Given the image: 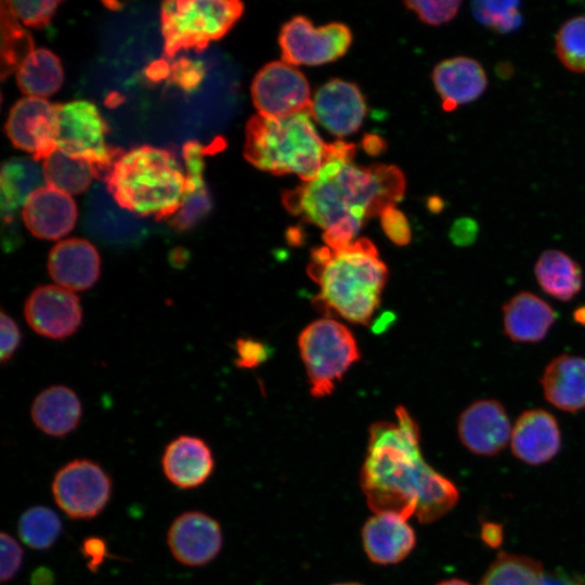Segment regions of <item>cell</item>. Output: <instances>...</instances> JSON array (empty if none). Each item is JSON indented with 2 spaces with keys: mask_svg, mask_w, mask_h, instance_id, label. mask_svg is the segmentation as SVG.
I'll use <instances>...</instances> for the list:
<instances>
[{
  "mask_svg": "<svg viewBox=\"0 0 585 585\" xmlns=\"http://www.w3.org/2000/svg\"><path fill=\"white\" fill-rule=\"evenodd\" d=\"M220 523L202 511H186L171 523L167 543L172 556L182 564L202 567L212 561L222 548Z\"/></svg>",
  "mask_w": 585,
  "mask_h": 585,
  "instance_id": "cell-15",
  "label": "cell"
},
{
  "mask_svg": "<svg viewBox=\"0 0 585 585\" xmlns=\"http://www.w3.org/2000/svg\"><path fill=\"white\" fill-rule=\"evenodd\" d=\"M52 494L56 505L73 519L98 516L110 498L112 481L107 472L89 459H75L55 473Z\"/></svg>",
  "mask_w": 585,
  "mask_h": 585,
  "instance_id": "cell-9",
  "label": "cell"
},
{
  "mask_svg": "<svg viewBox=\"0 0 585 585\" xmlns=\"http://www.w3.org/2000/svg\"><path fill=\"white\" fill-rule=\"evenodd\" d=\"M365 114L364 96L358 86L350 81L332 79L312 98L311 117L340 138L358 131Z\"/></svg>",
  "mask_w": 585,
  "mask_h": 585,
  "instance_id": "cell-16",
  "label": "cell"
},
{
  "mask_svg": "<svg viewBox=\"0 0 585 585\" xmlns=\"http://www.w3.org/2000/svg\"><path fill=\"white\" fill-rule=\"evenodd\" d=\"M556 318L552 307L531 291L517 292L503 306L504 333L511 341L518 343L542 341Z\"/></svg>",
  "mask_w": 585,
  "mask_h": 585,
  "instance_id": "cell-23",
  "label": "cell"
},
{
  "mask_svg": "<svg viewBox=\"0 0 585 585\" xmlns=\"http://www.w3.org/2000/svg\"><path fill=\"white\" fill-rule=\"evenodd\" d=\"M251 100L258 114L268 118H286L310 113L312 98L306 76L284 61L265 64L253 77Z\"/></svg>",
  "mask_w": 585,
  "mask_h": 585,
  "instance_id": "cell-10",
  "label": "cell"
},
{
  "mask_svg": "<svg viewBox=\"0 0 585 585\" xmlns=\"http://www.w3.org/2000/svg\"><path fill=\"white\" fill-rule=\"evenodd\" d=\"M61 104L43 98L25 96L11 108L4 131L12 144L32 154L36 161L47 159L57 150Z\"/></svg>",
  "mask_w": 585,
  "mask_h": 585,
  "instance_id": "cell-12",
  "label": "cell"
},
{
  "mask_svg": "<svg viewBox=\"0 0 585 585\" xmlns=\"http://www.w3.org/2000/svg\"><path fill=\"white\" fill-rule=\"evenodd\" d=\"M298 347L314 398L330 394L336 382L360 359L351 330L332 318H320L306 326L298 337Z\"/></svg>",
  "mask_w": 585,
  "mask_h": 585,
  "instance_id": "cell-7",
  "label": "cell"
},
{
  "mask_svg": "<svg viewBox=\"0 0 585 585\" xmlns=\"http://www.w3.org/2000/svg\"><path fill=\"white\" fill-rule=\"evenodd\" d=\"M519 5L517 1H480L473 3V13L485 26L509 32L521 24Z\"/></svg>",
  "mask_w": 585,
  "mask_h": 585,
  "instance_id": "cell-35",
  "label": "cell"
},
{
  "mask_svg": "<svg viewBox=\"0 0 585 585\" xmlns=\"http://www.w3.org/2000/svg\"><path fill=\"white\" fill-rule=\"evenodd\" d=\"M460 1H406L405 5L413 11L418 18L430 26H440L451 22L458 13Z\"/></svg>",
  "mask_w": 585,
  "mask_h": 585,
  "instance_id": "cell-37",
  "label": "cell"
},
{
  "mask_svg": "<svg viewBox=\"0 0 585 585\" xmlns=\"http://www.w3.org/2000/svg\"><path fill=\"white\" fill-rule=\"evenodd\" d=\"M556 54L570 72L585 74V15L564 21L555 37Z\"/></svg>",
  "mask_w": 585,
  "mask_h": 585,
  "instance_id": "cell-34",
  "label": "cell"
},
{
  "mask_svg": "<svg viewBox=\"0 0 585 585\" xmlns=\"http://www.w3.org/2000/svg\"><path fill=\"white\" fill-rule=\"evenodd\" d=\"M395 415V422L370 426L360 477L362 491L374 514L433 522L457 504L459 491L422 458L418 426L407 410L398 406Z\"/></svg>",
  "mask_w": 585,
  "mask_h": 585,
  "instance_id": "cell-1",
  "label": "cell"
},
{
  "mask_svg": "<svg viewBox=\"0 0 585 585\" xmlns=\"http://www.w3.org/2000/svg\"><path fill=\"white\" fill-rule=\"evenodd\" d=\"M352 34L341 23L314 27L306 16H295L281 29L278 43L284 62L296 65H322L342 56Z\"/></svg>",
  "mask_w": 585,
  "mask_h": 585,
  "instance_id": "cell-11",
  "label": "cell"
},
{
  "mask_svg": "<svg viewBox=\"0 0 585 585\" xmlns=\"http://www.w3.org/2000/svg\"><path fill=\"white\" fill-rule=\"evenodd\" d=\"M62 531L58 516L44 506L25 510L18 520L21 541L32 549H47L57 540Z\"/></svg>",
  "mask_w": 585,
  "mask_h": 585,
  "instance_id": "cell-33",
  "label": "cell"
},
{
  "mask_svg": "<svg viewBox=\"0 0 585 585\" xmlns=\"http://www.w3.org/2000/svg\"><path fill=\"white\" fill-rule=\"evenodd\" d=\"M32 585H52L53 584V573L46 569L39 568L34 571L31 575Z\"/></svg>",
  "mask_w": 585,
  "mask_h": 585,
  "instance_id": "cell-47",
  "label": "cell"
},
{
  "mask_svg": "<svg viewBox=\"0 0 585 585\" xmlns=\"http://www.w3.org/2000/svg\"><path fill=\"white\" fill-rule=\"evenodd\" d=\"M63 79L60 58L44 48L35 49L16 70V83L27 96H50L61 88Z\"/></svg>",
  "mask_w": 585,
  "mask_h": 585,
  "instance_id": "cell-29",
  "label": "cell"
},
{
  "mask_svg": "<svg viewBox=\"0 0 585 585\" xmlns=\"http://www.w3.org/2000/svg\"><path fill=\"white\" fill-rule=\"evenodd\" d=\"M81 552L87 560L88 569L95 573L99 568L109 557L105 541L99 536L87 537L81 545Z\"/></svg>",
  "mask_w": 585,
  "mask_h": 585,
  "instance_id": "cell-42",
  "label": "cell"
},
{
  "mask_svg": "<svg viewBox=\"0 0 585 585\" xmlns=\"http://www.w3.org/2000/svg\"><path fill=\"white\" fill-rule=\"evenodd\" d=\"M161 467L166 478L180 489H194L210 477L214 459L209 445L200 438L180 435L165 448Z\"/></svg>",
  "mask_w": 585,
  "mask_h": 585,
  "instance_id": "cell-22",
  "label": "cell"
},
{
  "mask_svg": "<svg viewBox=\"0 0 585 585\" xmlns=\"http://www.w3.org/2000/svg\"><path fill=\"white\" fill-rule=\"evenodd\" d=\"M328 151L311 119L301 113L275 119L259 114L245 129L244 157L256 168L273 174H297L303 182L313 180Z\"/></svg>",
  "mask_w": 585,
  "mask_h": 585,
  "instance_id": "cell-5",
  "label": "cell"
},
{
  "mask_svg": "<svg viewBox=\"0 0 585 585\" xmlns=\"http://www.w3.org/2000/svg\"><path fill=\"white\" fill-rule=\"evenodd\" d=\"M60 1H5L10 11L21 20L24 25L35 28L47 26L53 17Z\"/></svg>",
  "mask_w": 585,
  "mask_h": 585,
  "instance_id": "cell-36",
  "label": "cell"
},
{
  "mask_svg": "<svg viewBox=\"0 0 585 585\" xmlns=\"http://www.w3.org/2000/svg\"><path fill=\"white\" fill-rule=\"evenodd\" d=\"M30 416L40 431L61 438L77 428L82 416V406L78 395L70 388L51 386L35 398Z\"/></svg>",
  "mask_w": 585,
  "mask_h": 585,
  "instance_id": "cell-25",
  "label": "cell"
},
{
  "mask_svg": "<svg viewBox=\"0 0 585 585\" xmlns=\"http://www.w3.org/2000/svg\"><path fill=\"white\" fill-rule=\"evenodd\" d=\"M432 82L447 112L478 100L489 84L481 63L469 56H454L438 63L432 70Z\"/></svg>",
  "mask_w": 585,
  "mask_h": 585,
  "instance_id": "cell-21",
  "label": "cell"
},
{
  "mask_svg": "<svg viewBox=\"0 0 585 585\" xmlns=\"http://www.w3.org/2000/svg\"><path fill=\"white\" fill-rule=\"evenodd\" d=\"M394 316L390 312H385L382 315H380L374 324V330L375 332H382L385 330L391 322H393Z\"/></svg>",
  "mask_w": 585,
  "mask_h": 585,
  "instance_id": "cell-48",
  "label": "cell"
},
{
  "mask_svg": "<svg viewBox=\"0 0 585 585\" xmlns=\"http://www.w3.org/2000/svg\"><path fill=\"white\" fill-rule=\"evenodd\" d=\"M379 217L382 231L393 244L404 246L411 242L412 233L407 218L394 205L386 207Z\"/></svg>",
  "mask_w": 585,
  "mask_h": 585,
  "instance_id": "cell-38",
  "label": "cell"
},
{
  "mask_svg": "<svg viewBox=\"0 0 585 585\" xmlns=\"http://www.w3.org/2000/svg\"><path fill=\"white\" fill-rule=\"evenodd\" d=\"M237 0H170L161 3L164 52L173 57L181 50L200 52L219 40L242 16Z\"/></svg>",
  "mask_w": 585,
  "mask_h": 585,
  "instance_id": "cell-6",
  "label": "cell"
},
{
  "mask_svg": "<svg viewBox=\"0 0 585 585\" xmlns=\"http://www.w3.org/2000/svg\"><path fill=\"white\" fill-rule=\"evenodd\" d=\"M77 206L67 193L46 184L30 194L22 208L28 231L40 239L54 240L75 226Z\"/></svg>",
  "mask_w": 585,
  "mask_h": 585,
  "instance_id": "cell-17",
  "label": "cell"
},
{
  "mask_svg": "<svg viewBox=\"0 0 585 585\" xmlns=\"http://www.w3.org/2000/svg\"><path fill=\"white\" fill-rule=\"evenodd\" d=\"M308 273L320 286L322 306L356 324L372 320L388 278L387 265L367 238L339 250L314 249Z\"/></svg>",
  "mask_w": 585,
  "mask_h": 585,
  "instance_id": "cell-3",
  "label": "cell"
},
{
  "mask_svg": "<svg viewBox=\"0 0 585 585\" xmlns=\"http://www.w3.org/2000/svg\"><path fill=\"white\" fill-rule=\"evenodd\" d=\"M42 171L46 184L68 195L80 194L89 187L94 172L89 162L74 158L56 150L43 160Z\"/></svg>",
  "mask_w": 585,
  "mask_h": 585,
  "instance_id": "cell-30",
  "label": "cell"
},
{
  "mask_svg": "<svg viewBox=\"0 0 585 585\" xmlns=\"http://www.w3.org/2000/svg\"><path fill=\"white\" fill-rule=\"evenodd\" d=\"M385 146L384 140L374 134H366L363 140V147L370 155L381 153Z\"/></svg>",
  "mask_w": 585,
  "mask_h": 585,
  "instance_id": "cell-46",
  "label": "cell"
},
{
  "mask_svg": "<svg viewBox=\"0 0 585 585\" xmlns=\"http://www.w3.org/2000/svg\"><path fill=\"white\" fill-rule=\"evenodd\" d=\"M22 333L16 322L4 311L1 312V361H10L18 349Z\"/></svg>",
  "mask_w": 585,
  "mask_h": 585,
  "instance_id": "cell-41",
  "label": "cell"
},
{
  "mask_svg": "<svg viewBox=\"0 0 585 585\" xmlns=\"http://www.w3.org/2000/svg\"><path fill=\"white\" fill-rule=\"evenodd\" d=\"M437 585H470L468 582L460 578H450L438 583Z\"/></svg>",
  "mask_w": 585,
  "mask_h": 585,
  "instance_id": "cell-50",
  "label": "cell"
},
{
  "mask_svg": "<svg viewBox=\"0 0 585 585\" xmlns=\"http://www.w3.org/2000/svg\"><path fill=\"white\" fill-rule=\"evenodd\" d=\"M574 320L585 325V307H580L574 311Z\"/></svg>",
  "mask_w": 585,
  "mask_h": 585,
  "instance_id": "cell-49",
  "label": "cell"
},
{
  "mask_svg": "<svg viewBox=\"0 0 585 585\" xmlns=\"http://www.w3.org/2000/svg\"><path fill=\"white\" fill-rule=\"evenodd\" d=\"M30 34L17 22L5 1L1 2V78L17 70L24 60L34 51Z\"/></svg>",
  "mask_w": 585,
  "mask_h": 585,
  "instance_id": "cell-32",
  "label": "cell"
},
{
  "mask_svg": "<svg viewBox=\"0 0 585 585\" xmlns=\"http://www.w3.org/2000/svg\"><path fill=\"white\" fill-rule=\"evenodd\" d=\"M44 182L42 168L34 158L13 157L4 161L0 177L2 221H15L16 210Z\"/></svg>",
  "mask_w": 585,
  "mask_h": 585,
  "instance_id": "cell-26",
  "label": "cell"
},
{
  "mask_svg": "<svg viewBox=\"0 0 585 585\" xmlns=\"http://www.w3.org/2000/svg\"><path fill=\"white\" fill-rule=\"evenodd\" d=\"M541 585H585V581L563 571H554L543 573Z\"/></svg>",
  "mask_w": 585,
  "mask_h": 585,
  "instance_id": "cell-44",
  "label": "cell"
},
{
  "mask_svg": "<svg viewBox=\"0 0 585 585\" xmlns=\"http://www.w3.org/2000/svg\"><path fill=\"white\" fill-rule=\"evenodd\" d=\"M545 400L556 408L585 410V358L560 354L545 366L540 378Z\"/></svg>",
  "mask_w": 585,
  "mask_h": 585,
  "instance_id": "cell-24",
  "label": "cell"
},
{
  "mask_svg": "<svg viewBox=\"0 0 585 585\" xmlns=\"http://www.w3.org/2000/svg\"><path fill=\"white\" fill-rule=\"evenodd\" d=\"M105 182L120 207L159 221L181 209L186 174L171 153L143 145L122 152Z\"/></svg>",
  "mask_w": 585,
  "mask_h": 585,
  "instance_id": "cell-4",
  "label": "cell"
},
{
  "mask_svg": "<svg viewBox=\"0 0 585 585\" xmlns=\"http://www.w3.org/2000/svg\"><path fill=\"white\" fill-rule=\"evenodd\" d=\"M24 315L38 335L62 340L80 327L82 308L80 299L72 290L56 285H41L27 297Z\"/></svg>",
  "mask_w": 585,
  "mask_h": 585,
  "instance_id": "cell-13",
  "label": "cell"
},
{
  "mask_svg": "<svg viewBox=\"0 0 585 585\" xmlns=\"http://www.w3.org/2000/svg\"><path fill=\"white\" fill-rule=\"evenodd\" d=\"M332 585H362V584L354 583V582H348V583H335V584H332Z\"/></svg>",
  "mask_w": 585,
  "mask_h": 585,
  "instance_id": "cell-51",
  "label": "cell"
},
{
  "mask_svg": "<svg viewBox=\"0 0 585 585\" xmlns=\"http://www.w3.org/2000/svg\"><path fill=\"white\" fill-rule=\"evenodd\" d=\"M1 542V568L0 580L2 583L11 581L18 572L23 562V549L18 543L4 532L0 535Z\"/></svg>",
  "mask_w": 585,
  "mask_h": 585,
  "instance_id": "cell-39",
  "label": "cell"
},
{
  "mask_svg": "<svg viewBox=\"0 0 585 585\" xmlns=\"http://www.w3.org/2000/svg\"><path fill=\"white\" fill-rule=\"evenodd\" d=\"M235 363L243 368H253L265 362L270 355L269 347L259 340L240 338L236 341Z\"/></svg>",
  "mask_w": 585,
  "mask_h": 585,
  "instance_id": "cell-40",
  "label": "cell"
},
{
  "mask_svg": "<svg viewBox=\"0 0 585 585\" xmlns=\"http://www.w3.org/2000/svg\"><path fill=\"white\" fill-rule=\"evenodd\" d=\"M362 543L372 562L395 564L414 549L416 535L407 519L392 512H380L374 514L364 523Z\"/></svg>",
  "mask_w": 585,
  "mask_h": 585,
  "instance_id": "cell-20",
  "label": "cell"
},
{
  "mask_svg": "<svg viewBox=\"0 0 585 585\" xmlns=\"http://www.w3.org/2000/svg\"><path fill=\"white\" fill-rule=\"evenodd\" d=\"M511 425L505 406L495 399L469 404L459 415L457 432L461 444L471 453L494 456L511 438Z\"/></svg>",
  "mask_w": 585,
  "mask_h": 585,
  "instance_id": "cell-14",
  "label": "cell"
},
{
  "mask_svg": "<svg viewBox=\"0 0 585 585\" xmlns=\"http://www.w3.org/2000/svg\"><path fill=\"white\" fill-rule=\"evenodd\" d=\"M477 234V222L471 218H460L453 223L450 238L457 246H467L476 240Z\"/></svg>",
  "mask_w": 585,
  "mask_h": 585,
  "instance_id": "cell-43",
  "label": "cell"
},
{
  "mask_svg": "<svg viewBox=\"0 0 585 585\" xmlns=\"http://www.w3.org/2000/svg\"><path fill=\"white\" fill-rule=\"evenodd\" d=\"M354 151L342 141L328 144L316 177L286 192L285 207L326 231L343 223L362 226L366 217L399 202L405 191L402 172L390 165H355Z\"/></svg>",
  "mask_w": 585,
  "mask_h": 585,
  "instance_id": "cell-2",
  "label": "cell"
},
{
  "mask_svg": "<svg viewBox=\"0 0 585 585\" xmlns=\"http://www.w3.org/2000/svg\"><path fill=\"white\" fill-rule=\"evenodd\" d=\"M503 526L494 522H485L481 528V538L490 547H497L503 543Z\"/></svg>",
  "mask_w": 585,
  "mask_h": 585,
  "instance_id": "cell-45",
  "label": "cell"
},
{
  "mask_svg": "<svg viewBox=\"0 0 585 585\" xmlns=\"http://www.w3.org/2000/svg\"><path fill=\"white\" fill-rule=\"evenodd\" d=\"M186 166V186L181 209L171 218L169 224L185 231L194 226L210 209V199L203 179V146L190 141L183 146Z\"/></svg>",
  "mask_w": 585,
  "mask_h": 585,
  "instance_id": "cell-28",
  "label": "cell"
},
{
  "mask_svg": "<svg viewBox=\"0 0 585 585\" xmlns=\"http://www.w3.org/2000/svg\"><path fill=\"white\" fill-rule=\"evenodd\" d=\"M512 454L529 465L550 461L560 451L561 432L557 418L544 408L522 412L510 438Z\"/></svg>",
  "mask_w": 585,
  "mask_h": 585,
  "instance_id": "cell-18",
  "label": "cell"
},
{
  "mask_svg": "<svg viewBox=\"0 0 585 585\" xmlns=\"http://www.w3.org/2000/svg\"><path fill=\"white\" fill-rule=\"evenodd\" d=\"M107 132L108 126L93 103L77 100L61 104L57 150L89 162L94 178L104 181L123 152L106 144Z\"/></svg>",
  "mask_w": 585,
  "mask_h": 585,
  "instance_id": "cell-8",
  "label": "cell"
},
{
  "mask_svg": "<svg viewBox=\"0 0 585 585\" xmlns=\"http://www.w3.org/2000/svg\"><path fill=\"white\" fill-rule=\"evenodd\" d=\"M48 272L61 287L72 291L87 290L101 275L96 248L83 238H67L55 244L48 256Z\"/></svg>",
  "mask_w": 585,
  "mask_h": 585,
  "instance_id": "cell-19",
  "label": "cell"
},
{
  "mask_svg": "<svg viewBox=\"0 0 585 585\" xmlns=\"http://www.w3.org/2000/svg\"><path fill=\"white\" fill-rule=\"evenodd\" d=\"M534 274L541 289L560 301H570L583 286L581 265L558 249H548L540 255L534 265Z\"/></svg>",
  "mask_w": 585,
  "mask_h": 585,
  "instance_id": "cell-27",
  "label": "cell"
},
{
  "mask_svg": "<svg viewBox=\"0 0 585 585\" xmlns=\"http://www.w3.org/2000/svg\"><path fill=\"white\" fill-rule=\"evenodd\" d=\"M542 564L533 558L499 552L480 585H541Z\"/></svg>",
  "mask_w": 585,
  "mask_h": 585,
  "instance_id": "cell-31",
  "label": "cell"
}]
</instances>
